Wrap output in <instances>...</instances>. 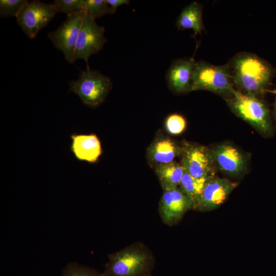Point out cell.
<instances>
[{
    "instance_id": "cell-10",
    "label": "cell",
    "mask_w": 276,
    "mask_h": 276,
    "mask_svg": "<svg viewBox=\"0 0 276 276\" xmlns=\"http://www.w3.org/2000/svg\"><path fill=\"white\" fill-rule=\"evenodd\" d=\"M194 204L191 199L177 187L164 191L158 205V213L165 224L172 226L177 223Z\"/></svg>"
},
{
    "instance_id": "cell-7",
    "label": "cell",
    "mask_w": 276,
    "mask_h": 276,
    "mask_svg": "<svg viewBox=\"0 0 276 276\" xmlns=\"http://www.w3.org/2000/svg\"><path fill=\"white\" fill-rule=\"evenodd\" d=\"M57 13L53 4L31 1L28 2L16 18L21 30L29 38L33 39Z\"/></svg>"
},
{
    "instance_id": "cell-22",
    "label": "cell",
    "mask_w": 276,
    "mask_h": 276,
    "mask_svg": "<svg viewBox=\"0 0 276 276\" xmlns=\"http://www.w3.org/2000/svg\"><path fill=\"white\" fill-rule=\"evenodd\" d=\"M28 2L27 0H1L0 17H16Z\"/></svg>"
},
{
    "instance_id": "cell-26",
    "label": "cell",
    "mask_w": 276,
    "mask_h": 276,
    "mask_svg": "<svg viewBox=\"0 0 276 276\" xmlns=\"http://www.w3.org/2000/svg\"><path fill=\"white\" fill-rule=\"evenodd\" d=\"M149 276H154V275H153L151 274V275H149Z\"/></svg>"
},
{
    "instance_id": "cell-4",
    "label": "cell",
    "mask_w": 276,
    "mask_h": 276,
    "mask_svg": "<svg viewBox=\"0 0 276 276\" xmlns=\"http://www.w3.org/2000/svg\"><path fill=\"white\" fill-rule=\"evenodd\" d=\"M235 89L228 63L215 65L203 60L196 61L192 76L191 91L209 90L226 98Z\"/></svg>"
},
{
    "instance_id": "cell-1",
    "label": "cell",
    "mask_w": 276,
    "mask_h": 276,
    "mask_svg": "<svg viewBox=\"0 0 276 276\" xmlns=\"http://www.w3.org/2000/svg\"><path fill=\"white\" fill-rule=\"evenodd\" d=\"M227 63L237 90L256 96L265 90L274 73L268 62L251 53H238Z\"/></svg>"
},
{
    "instance_id": "cell-19",
    "label": "cell",
    "mask_w": 276,
    "mask_h": 276,
    "mask_svg": "<svg viewBox=\"0 0 276 276\" xmlns=\"http://www.w3.org/2000/svg\"><path fill=\"white\" fill-rule=\"evenodd\" d=\"M61 276H103V275L102 273L95 269L76 262H71L63 269Z\"/></svg>"
},
{
    "instance_id": "cell-3",
    "label": "cell",
    "mask_w": 276,
    "mask_h": 276,
    "mask_svg": "<svg viewBox=\"0 0 276 276\" xmlns=\"http://www.w3.org/2000/svg\"><path fill=\"white\" fill-rule=\"evenodd\" d=\"M225 100L234 114L253 126L263 136L269 137L273 135L271 113L264 101L256 96L236 89Z\"/></svg>"
},
{
    "instance_id": "cell-25",
    "label": "cell",
    "mask_w": 276,
    "mask_h": 276,
    "mask_svg": "<svg viewBox=\"0 0 276 276\" xmlns=\"http://www.w3.org/2000/svg\"><path fill=\"white\" fill-rule=\"evenodd\" d=\"M273 92L275 94V98L274 103L273 104V110L272 112V118L273 120H274L275 123H276V89Z\"/></svg>"
},
{
    "instance_id": "cell-12",
    "label": "cell",
    "mask_w": 276,
    "mask_h": 276,
    "mask_svg": "<svg viewBox=\"0 0 276 276\" xmlns=\"http://www.w3.org/2000/svg\"><path fill=\"white\" fill-rule=\"evenodd\" d=\"M196 61L193 58L174 60L166 74L167 85L175 94L191 91L192 76Z\"/></svg>"
},
{
    "instance_id": "cell-6",
    "label": "cell",
    "mask_w": 276,
    "mask_h": 276,
    "mask_svg": "<svg viewBox=\"0 0 276 276\" xmlns=\"http://www.w3.org/2000/svg\"><path fill=\"white\" fill-rule=\"evenodd\" d=\"M181 165L185 171L196 178L210 179L214 177L213 150L187 141L182 143Z\"/></svg>"
},
{
    "instance_id": "cell-17",
    "label": "cell",
    "mask_w": 276,
    "mask_h": 276,
    "mask_svg": "<svg viewBox=\"0 0 276 276\" xmlns=\"http://www.w3.org/2000/svg\"><path fill=\"white\" fill-rule=\"evenodd\" d=\"M154 170L163 191L178 187L185 172L181 164L175 161L156 165Z\"/></svg>"
},
{
    "instance_id": "cell-18",
    "label": "cell",
    "mask_w": 276,
    "mask_h": 276,
    "mask_svg": "<svg viewBox=\"0 0 276 276\" xmlns=\"http://www.w3.org/2000/svg\"><path fill=\"white\" fill-rule=\"evenodd\" d=\"M208 180L205 178H195L185 171L179 186L180 189L193 202V209L197 204Z\"/></svg>"
},
{
    "instance_id": "cell-16",
    "label": "cell",
    "mask_w": 276,
    "mask_h": 276,
    "mask_svg": "<svg viewBox=\"0 0 276 276\" xmlns=\"http://www.w3.org/2000/svg\"><path fill=\"white\" fill-rule=\"evenodd\" d=\"M176 25L179 29H191L195 34H201L204 30L201 4L193 2L186 6L179 14Z\"/></svg>"
},
{
    "instance_id": "cell-14",
    "label": "cell",
    "mask_w": 276,
    "mask_h": 276,
    "mask_svg": "<svg viewBox=\"0 0 276 276\" xmlns=\"http://www.w3.org/2000/svg\"><path fill=\"white\" fill-rule=\"evenodd\" d=\"M71 150L79 160L89 163L97 161L102 153L100 140L96 134H73Z\"/></svg>"
},
{
    "instance_id": "cell-2",
    "label": "cell",
    "mask_w": 276,
    "mask_h": 276,
    "mask_svg": "<svg viewBox=\"0 0 276 276\" xmlns=\"http://www.w3.org/2000/svg\"><path fill=\"white\" fill-rule=\"evenodd\" d=\"M108 258L103 276H149L155 264L152 251L141 242L109 254Z\"/></svg>"
},
{
    "instance_id": "cell-23",
    "label": "cell",
    "mask_w": 276,
    "mask_h": 276,
    "mask_svg": "<svg viewBox=\"0 0 276 276\" xmlns=\"http://www.w3.org/2000/svg\"><path fill=\"white\" fill-rule=\"evenodd\" d=\"M166 128L171 134L181 133L186 127V121L184 118L178 114H172L166 120Z\"/></svg>"
},
{
    "instance_id": "cell-11",
    "label": "cell",
    "mask_w": 276,
    "mask_h": 276,
    "mask_svg": "<svg viewBox=\"0 0 276 276\" xmlns=\"http://www.w3.org/2000/svg\"><path fill=\"white\" fill-rule=\"evenodd\" d=\"M237 186L225 178L213 177L206 181L194 209L208 211L219 206Z\"/></svg>"
},
{
    "instance_id": "cell-8",
    "label": "cell",
    "mask_w": 276,
    "mask_h": 276,
    "mask_svg": "<svg viewBox=\"0 0 276 276\" xmlns=\"http://www.w3.org/2000/svg\"><path fill=\"white\" fill-rule=\"evenodd\" d=\"M85 15L82 10L67 16L58 28L48 34L54 47L62 52L65 60L72 64L79 33Z\"/></svg>"
},
{
    "instance_id": "cell-9",
    "label": "cell",
    "mask_w": 276,
    "mask_h": 276,
    "mask_svg": "<svg viewBox=\"0 0 276 276\" xmlns=\"http://www.w3.org/2000/svg\"><path fill=\"white\" fill-rule=\"evenodd\" d=\"M105 28L98 25L95 20L87 14L83 20L76 43L74 61L83 59L89 68L88 58L98 53L107 41L104 36Z\"/></svg>"
},
{
    "instance_id": "cell-15",
    "label": "cell",
    "mask_w": 276,
    "mask_h": 276,
    "mask_svg": "<svg viewBox=\"0 0 276 276\" xmlns=\"http://www.w3.org/2000/svg\"><path fill=\"white\" fill-rule=\"evenodd\" d=\"M181 153V147L171 139L165 136L156 137L147 150L150 163L155 165L174 161Z\"/></svg>"
},
{
    "instance_id": "cell-13",
    "label": "cell",
    "mask_w": 276,
    "mask_h": 276,
    "mask_svg": "<svg viewBox=\"0 0 276 276\" xmlns=\"http://www.w3.org/2000/svg\"><path fill=\"white\" fill-rule=\"evenodd\" d=\"M215 163L225 173L232 176L242 174L246 170V159L235 146L224 143L213 150Z\"/></svg>"
},
{
    "instance_id": "cell-20",
    "label": "cell",
    "mask_w": 276,
    "mask_h": 276,
    "mask_svg": "<svg viewBox=\"0 0 276 276\" xmlns=\"http://www.w3.org/2000/svg\"><path fill=\"white\" fill-rule=\"evenodd\" d=\"M84 10L95 20L109 13L105 0H85Z\"/></svg>"
},
{
    "instance_id": "cell-24",
    "label": "cell",
    "mask_w": 276,
    "mask_h": 276,
    "mask_svg": "<svg viewBox=\"0 0 276 276\" xmlns=\"http://www.w3.org/2000/svg\"><path fill=\"white\" fill-rule=\"evenodd\" d=\"M105 2L108 7L109 13L111 14L116 12L119 6L124 4L128 5L130 3L128 0H105Z\"/></svg>"
},
{
    "instance_id": "cell-21",
    "label": "cell",
    "mask_w": 276,
    "mask_h": 276,
    "mask_svg": "<svg viewBox=\"0 0 276 276\" xmlns=\"http://www.w3.org/2000/svg\"><path fill=\"white\" fill-rule=\"evenodd\" d=\"M85 0H55L53 5L57 12L64 13L67 16L84 10Z\"/></svg>"
},
{
    "instance_id": "cell-5",
    "label": "cell",
    "mask_w": 276,
    "mask_h": 276,
    "mask_svg": "<svg viewBox=\"0 0 276 276\" xmlns=\"http://www.w3.org/2000/svg\"><path fill=\"white\" fill-rule=\"evenodd\" d=\"M112 87L108 76L99 71L87 69L81 71L77 80L69 82L71 91L77 95L85 105L97 107L105 100Z\"/></svg>"
}]
</instances>
